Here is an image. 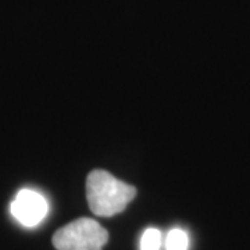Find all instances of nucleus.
I'll return each instance as SVG.
<instances>
[{"instance_id":"nucleus-2","label":"nucleus","mask_w":250,"mask_h":250,"mask_svg":"<svg viewBox=\"0 0 250 250\" xmlns=\"http://www.w3.org/2000/svg\"><path fill=\"white\" fill-rule=\"evenodd\" d=\"M107 241V231L96 220L86 217L64 225L53 235L57 250H102Z\"/></svg>"},{"instance_id":"nucleus-3","label":"nucleus","mask_w":250,"mask_h":250,"mask_svg":"<svg viewBox=\"0 0 250 250\" xmlns=\"http://www.w3.org/2000/svg\"><path fill=\"white\" fill-rule=\"evenodd\" d=\"M49 211V205L41 193L32 189H22L11 203V213L24 227H36L43 221Z\"/></svg>"},{"instance_id":"nucleus-4","label":"nucleus","mask_w":250,"mask_h":250,"mask_svg":"<svg viewBox=\"0 0 250 250\" xmlns=\"http://www.w3.org/2000/svg\"><path fill=\"white\" fill-rule=\"evenodd\" d=\"M188 246H189L188 233L181 228L171 229L167 235V239H166L167 250H188Z\"/></svg>"},{"instance_id":"nucleus-5","label":"nucleus","mask_w":250,"mask_h":250,"mask_svg":"<svg viewBox=\"0 0 250 250\" xmlns=\"http://www.w3.org/2000/svg\"><path fill=\"white\" fill-rule=\"evenodd\" d=\"M161 232L156 228H147L141 238V250H160Z\"/></svg>"},{"instance_id":"nucleus-1","label":"nucleus","mask_w":250,"mask_h":250,"mask_svg":"<svg viewBox=\"0 0 250 250\" xmlns=\"http://www.w3.org/2000/svg\"><path fill=\"white\" fill-rule=\"evenodd\" d=\"M136 195L129 184L113 177L108 171L95 170L86 178V199L90 211L99 217H111L124 211Z\"/></svg>"}]
</instances>
